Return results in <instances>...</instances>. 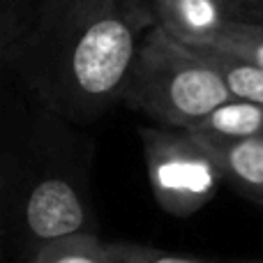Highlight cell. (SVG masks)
<instances>
[{"label":"cell","mask_w":263,"mask_h":263,"mask_svg":"<svg viewBox=\"0 0 263 263\" xmlns=\"http://www.w3.org/2000/svg\"><path fill=\"white\" fill-rule=\"evenodd\" d=\"M145 171L159 208L173 217L199 213L222 182L215 159L203 141L190 129L141 127Z\"/></svg>","instance_id":"3957f363"},{"label":"cell","mask_w":263,"mask_h":263,"mask_svg":"<svg viewBox=\"0 0 263 263\" xmlns=\"http://www.w3.org/2000/svg\"><path fill=\"white\" fill-rule=\"evenodd\" d=\"M23 222L40 245L92 233L81 194L63 178H44L32 187L23 205Z\"/></svg>","instance_id":"277c9868"},{"label":"cell","mask_w":263,"mask_h":263,"mask_svg":"<svg viewBox=\"0 0 263 263\" xmlns=\"http://www.w3.org/2000/svg\"><path fill=\"white\" fill-rule=\"evenodd\" d=\"M254 3H256V5H263V0H254Z\"/></svg>","instance_id":"2e32d148"},{"label":"cell","mask_w":263,"mask_h":263,"mask_svg":"<svg viewBox=\"0 0 263 263\" xmlns=\"http://www.w3.org/2000/svg\"><path fill=\"white\" fill-rule=\"evenodd\" d=\"M18 3L21 0H0V67H3V55L12 42L14 28L18 18Z\"/></svg>","instance_id":"7c38bea8"},{"label":"cell","mask_w":263,"mask_h":263,"mask_svg":"<svg viewBox=\"0 0 263 263\" xmlns=\"http://www.w3.org/2000/svg\"><path fill=\"white\" fill-rule=\"evenodd\" d=\"M106 247H109V254L118 263H210L194 259V256L164 252L150 245H139V242H106Z\"/></svg>","instance_id":"8fae6325"},{"label":"cell","mask_w":263,"mask_h":263,"mask_svg":"<svg viewBox=\"0 0 263 263\" xmlns=\"http://www.w3.org/2000/svg\"><path fill=\"white\" fill-rule=\"evenodd\" d=\"M227 100L231 95L219 74L194 49L153 26L139 44L120 102L157 127L190 129Z\"/></svg>","instance_id":"7a4b0ae2"},{"label":"cell","mask_w":263,"mask_h":263,"mask_svg":"<svg viewBox=\"0 0 263 263\" xmlns=\"http://www.w3.org/2000/svg\"><path fill=\"white\" fill-rule=\"evenodd\" d=\"M150 7L106 0H21L3 55L44 114L67 123L100 118L123 100Z\"/></svg>","instance_id":"6da1fadb"},{"label":"cell","mask_w":263,"mask_h":263,"mask_svg":"<svg viewBox=\"0 0 263 263\" xmlns=\"http://www.w3.org/2000/svg\"><path fill=\"white\" fill-rule=\"evenodd\" d=\"M106 3L125 5V7H148V0H106Z\"/></svg>","instance_id":"5bb4252c"},{"label":"cell","mask_w":263,"mask_h":263,"mask_svg":"<svg viewBox=\"0 0 263 263\" xmlns=\"http://www.w3.org/2000/svg\"><path fill=\"white\" fill-rule=\"evenodd\" d=\"M155 26L192 49H205L224 30L231 14L217 0H148Z\"/></svg>","instance_id":"5b68a950"},{"label":"cell","mask_w":263,"mask_h":263,"mask_svg":"<svg viewBox=\"0 0 263 263\" xmlns=\"http://www.w3.org/2000/svg\"><path fill=\"white\" fill-rule=\"evenodd\" d=\"M205 49H217L263 67V23L250 18H231L224 30Z\"/></svg>","instance_id":"30bf717a"},{"label":"cell","mask_w":263,"mask_h":263,"mask_svg":"<svg viewBox=\"0 0 263 263\" xmlns=\"http://www.w3.org/2000/svg\"><path fill=\"white\" fill-rule=\"evenodd\" d=\"M190 132H196L201 136H213V139L263 136V104L231 97L215 106L196 125H192Z\"/></svg>","instance_id":"52a82bcc"},{"label":"cell","mask_w":263,"mask_h":263,"mask_svg":"<svg viewBox=\"0 0 263 263\" xmlns=\"http://www.w3.org/2000/svg\"><path fill=\"white\" fill-rule=\"evenodd\" d=\"M194 51L219 74V79L224 81L231 97L263 104V67L217 49H194Z\"/></svg>","instance_id":"ba28073f"},{"label":"cell","mask_w":263,"mask_h":263,"mask_svg":"<svg viewBox=\"0 0 263 263\" xmlns=\"http://www.w3.org/2000/svg\"><path fill=\"white\" fill-rule=\"evenodd\" d=\"M28 263H118L109 254L106 242L97 240L95 233L60 238L44 242L28 259Z\"/></svg>","instance_id":"9c48e42d"},{"label":"cell","mask_w":263,"mask_h":263,"mask_svg":"<svg viewBox=\"0 0 263 263\" xmlns=\"http://www.w3.org/2000/svg\"><path fill=\"white\" fill-rule=\"evenodd\" d=\"M238 263H263V259H259V261H238Z\"/></svg>","instance_id":"9a60e30c"},{"label":"cell","mask_w":263,"mask_h":263,"mask_svg":"<svg viewBox=\"0 0 263 263\" xmlns=\"http://www.w3.org/2000/svg\"><path fill=\"white\" fill-rule=\"evenodd\" d=\"M217 3L222 5V7L227 9L233 18H247L250 7H252V5H256L254 0H217Z\"/></svg>","instance_id":"4fadbf2b"},{"label":"cell","mask_w":263,"mask_h":263,"mask_svg":"<svg viewBox=\"0 0 263 263\" xmlns=\"http://www.w3.org/2000/svg\"><path fill=\"white\" fill-rule=\"evenodd\" d=\"M196 136L203 141L205 150L215 159L222 180H229L242 196L263 205V136H250V139Z\"/></svg>","instance_id":"8992f818"}]
</instances>
